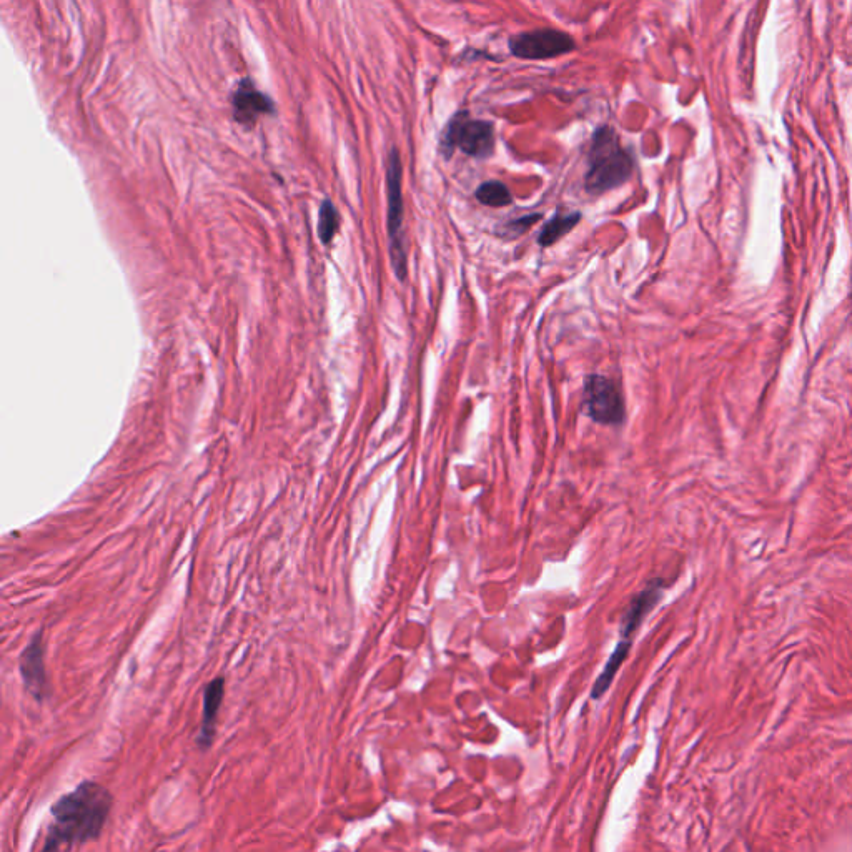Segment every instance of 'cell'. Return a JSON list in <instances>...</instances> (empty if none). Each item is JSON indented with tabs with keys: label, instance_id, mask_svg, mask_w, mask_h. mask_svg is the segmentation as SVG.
<instances>
[{
	"label": "cell",
	"instance_id": "8",
	"mask_svg": "<svg viewBox=\"0 0 852 852\" xmlns=\"http://www.w3.org/2000/svg\"><path fill=\"white\" fill-rule=\"evenodd\" d=\"M233 119L245 127L257 124L258 117L273 114L275 104L267 94L258 90L250 79H243L233 92Z\"/></svg>",
	"mask_w": 852,
	"mask_h": 852
},
{
	"label": "cell",
	"instance_id": "13",
	"mask_svg": "<svg viewBox=\"0 0 852 852\" xmlns=\"http://www.w3.org/2000/svg\"><path fill=\"white\" fill-rule=\"evenodd\" d=\"M476 199H478L480 204L486 205V207H493V209L506 207V205H510L513 202L510 189L505 184L498 182V180H491V182L481 184L478 190H476Z\"/></svg>",
	"mask_w": 852,
	"mask_h": 852
},
{
	"label": "cell",
	"instance_id": "15",
	"mask_svg": "<svg viewBox=\"0 0 852 852\" xmlns=\"http://www.w3.org/2000/svg\"><path fill=\"white\" fill-rule=\"evenodd\" d=\"M540 220V213H533V215H526V217L515 218V220H511V222L506 223L501 235H506V233H508V237L510 238L520 237V235H523L528 228L533 227V225H535L536 222H540Z\"/></svg>",
	"mask_w": 852,
	"mask_h": 852
},
{
	"label": "cell",
	"instance_id": "2",
	"mask_svg": "<svg viewBox=\"0 0 852 852\" xmlns=\"http://www.w3.org/2000/svg\"><path fill=\"white\" fill-rule=\"evenodd\" d=\"M633 174V157L621 147L620 137L611 127H600L593 135L585 185L590 194L618 189Z\"/></svg>",
	"mask_w": 852,
	"mask_h": 852
},
{
	"label": "cell",
	"instance_id": "9",
	"mask_svg": "<svg viewBox=\"0 0 852 852\" xmlns=\"http://www.w3.org/2000/svg\"><path fill=\"white\" fill-rule=\"evenodd\" d=\"M223 699H225V678L218 676L205 686L204 696H202V719H200L199 736H197V746L202 751H207L213 744Z\"/></svg>",
	"mask_w": 852,
	"mask_h": 852
},
{
	"label": "cell",
	"instance_id": "12",
	"mask_svg": "<svg viewBox=\"0 0 852 852\" xmlns=\"http://www.w3.org/2000/svg\"><path fill=\"white\" fill-rule=\"evenodd\" d=\"M581 222V213H568V215H556L551 218L550 222L545 223V227L541 228L538 243L541 247H550L553 243L558 242L560 238L565 237L573 228Z\"/></svg>",
	"mask_w": 852,
	"mask_h": 852
},
{
	"label": "cell",
	"instance_id": "3",
	"mask_svg": "<svg viewBox=\"0 0 852 852\" xmlns=\"http://www.w3.org/2000/svg\"><path fill=\"white\" fill-rule=\"evenodd\" d=\"M402 160L397 149L390 150L387 162V199H388V238H390V257L392 267L400 282L407 280V245H405V232H403V207L402 194Z\"/></svg>",
	"mask_w": 852,
	"mask_h": 852
},
{
	"label": "cell",
	"instance_id": "1",
	"mask_svg": "<svg viewBox=\"0 0 852 852\" xmlns=\"http://www.w3.org/2000/svg\"><path fill=\"white\" fill-rule=\"evenodd\" d=\"M114 806L109 789L95 781H84L74 791L60 796L50 808V821L42 851L75 849L97 841Z\"/></svg>",
	"mask_w": 852,
	"mask_h": 852
},
{
	"label": "cell",
	"instance_id": "6",
	"mask_svg": "<svg viewBox=\"0 0 852 852\" xmlns=\"http://www.w3.org/2000/svg\"><path fill=\"white\" fill-rule=\"evenodd\" d=\"M575 40L571 35L555 29H538L523 32L510 40L511 54L520 59L545 60L570 54L575 50Z\"/></svg>",
	"mask_w": 852,
	"mask_h": 852
},
{
	"label": "cell",
	"instance_id": "7",
	"mask_svg": "<svg viewBox=\"0 0 852 852\" xmlns=\"http://www.w3.org/2000/svg\"><path fill=\"white\" fill-rule=\"evenodd\" d=\"M19 673L29 696L44 703L50 696L49 678L45 668V643L42 631H37L19 658Z\"/></svg>",
	"mask_w": 852,
	"mask_h": 852
},
{
	"label": "cell",
	"instance_id": "14",
	"mask_svg": "<svg viewBox=\"0 0 852 852\" xmlns=\"http://www.w3.org/2000/svg\"><path fill=\"white\" fill-rule=\"evenodd\" d=\"M338 228H340V213L337 207L330 200H323L318 213V237L323 245H330L333 242Z\"/></svg>",
	"mask_w": 852,
	"mask_h": 852
},
{
	"label": "cell",
	"instance_id": "4",
	"mask_svg": "<svg viewBox=\"0 0 852 852\" xmlns=\"http://www.w3.org/2000/svg\"><path fill=\"white\" fill-rule=\"evenodd\" d=\"M441 149L446 157H451L453 150L460 149L473 159H488L495 150L493 125L486 120L471 119L468 112H460L446 125Z\"/></svg>",
	"mask_w": 852,
	"mask_h": 852
},
{
	"label": "cell",
	"instance_id": "11",
	"mask_svg": "<svg viewBox=\"0 0 852 852\" xmlns=\"http://www.w3.org/2000/svg\"><path fill=\"white\" fill-rule=\"evenodd\" d=\"M630 649V639H625V641L618 643L615 651L611 653L610 659H608V663H606L605 669H603V673L600 674V678L596 679L593 691H591L593 698L600 699L608 691L611 683H613V679H615L616 673L620 671L621 664L625 663V659L628 658Z\"/></svg>",
	"mask_w": 852,
	"mask_h": 852
},
{
	"label": "cell",
	"instance_id": "5",
	"mask_svg": "<svg viewBox=\"0 0 852 852\" xmlns=\"http://www.w3.org/2000/svg\"><path fill=\"white\" fill-rule=\"evenodd\" d=\"M585 408L591 420L601 425H620L625 420V400L620 387L603 375L586 377Z\"/></svg>",
	"mask_w": 852,
	"mask_h": 852
},
{
	"label": "cell",
	"instance_id": "10",
	"mask_svg": "<svg viewBox=\"0 0 852 852\" xmlns=\"http://www.w3.org/2000/svg\"><path fill=\"white\" fill-rule=\"evenodd\" d=\"M663 580H654L646 585L641 593L631 600L630 606L626 608L625 615L621 618V638L628 639L636 633L649 611L658 605L663 593Z\"/></svg>",
	"mask_w": 852,
	"mask_h": 852
}]
</instances>
